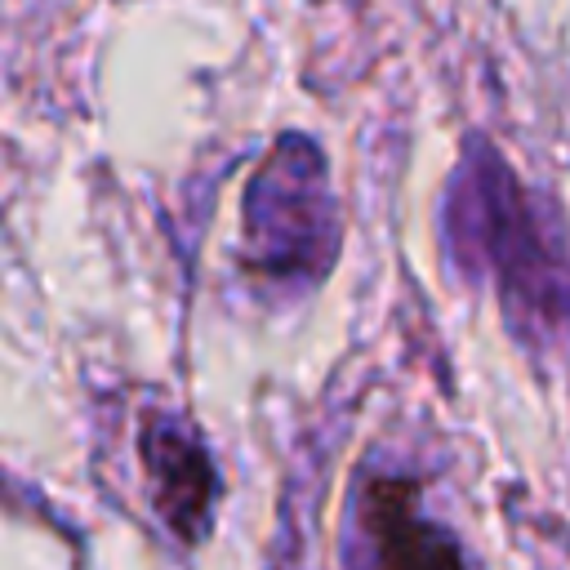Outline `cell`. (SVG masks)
<instances>
[{
    "mask_svg": "<svg viewBox=\"0 0 570 570\" xmlns=\"http://www.w3.org/2000/svg\"><path fill=\"white\" fill-rule=\"evenodd\" d=\"M414 494L401 481H383L370 490V534L379 539L383 561H454L459 548L454 543H432L428 525H419L414 517Z\"/></svg>",
    "mask_w": 570,
    "mask_h": 570,
    "instance_id": "6da1fadb",
    "label": "cell"
}]
</instances>
